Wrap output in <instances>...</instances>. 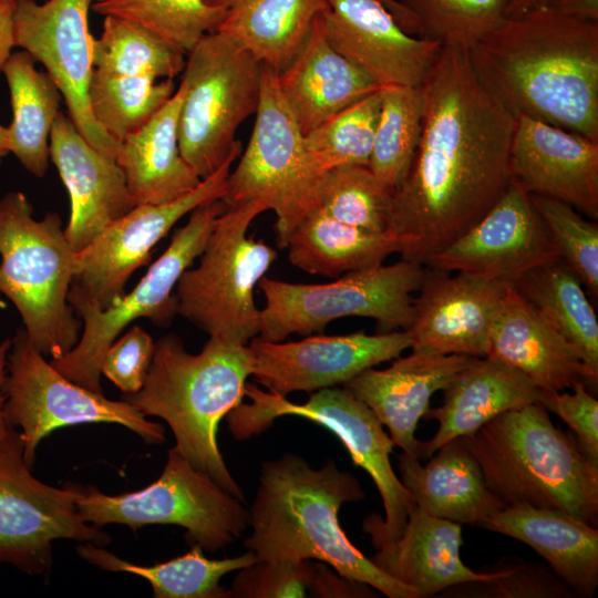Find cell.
Returning a JSON list of instances; mask_svg holds the SVG:
<instances>
[{
    "instance_id": "1",
    "label": "cell",
    "mask_w": 598,
    "mask_h": 598,
    "mask_svg": "<svg viewBox=\"0 0 598 598\" xmlns=\"http://www.w3.org/2000/svg\"><path fill=\"white\" fill-rule=\"evenodd\" d=\"M421 89L420 141L392 193L388 231L402 259L425 265L507 190L515 116L482 84L465 47L443 44Z\"/></svg>"
},
{
    "instance_id": "2",
    "label": "cell",
    "mask_w": 598,
    "mask_h": 598,
    "mask_svg": "<svg viewBox=\"0 0 598 598\" xmlns=\"http://www.w3.org/2000/svg\"><path fill=\"white\" fill-rule=\"evenodd\" d=\"M468 54L482 84L514 116L598 142V22L532 10L505 18Z\"/></svg>"
},
{
    "instance_id": "3",
    "label": "cell",
    "mask_w": 598,
    "mask_h": 598,
    "mask_svg": "<svg viewBox=\"0 0 598 598\" xmlns=\"http://www.w3.org/2000/svg\"><path fill=\"white\" fill-rule=\"evenodd\" d=\"M362 498L359 481L332 460L317 470L286 453L261 466L248 511L251 533L244 545L257 561L317 559L389 598H417L412 588L379 569L341 528V505Z\"/></svg>"
},
{
    "instance_id": "4",
    "label": "cell",
    "mask_w": 598,
    "mask_h": 598,
    "mask_svg": "<svg viewBox=\"0 0 598 598\" xmlns=\"http://www.w3.org/2000/svg\"><path fill=\"white\" fill-rule=\"evenodd\" d=\"M252 372L248 344L209 337L200 352L189 353L179 337L169 333L155 342L142 389L123 394L145 416L163 419L175 448L197 470L244 502V494L226 466L217 443L220 421L245 395Z\"/></svg>"
},
{
    "instance_id": "5",
    "label": "cell",
    "mask_w": 598,
    "mask_h": 598,
    "mask_svg": "<svg viewBox=\"0 0 598 598\" xmlns=\"http://www.w3.org/2000/svg\"><path fill=\"white\" fill-rule=\"evenodd\" d=\"M505 506L528 504L598 525V461L538 402L504 412L464 437Z\"/></svg>"
},
{
    "instance_id": "6",
    "label": "cell",
    "mask_w": 598,
    "mask_h": 598,
    "mask_svg": "<svg viewBox=\"0 0 598 598\" xmlns=\"http://www.w3.org/2000/svg\"><path fill=\"white\" fill-rule=\"evenodd\" d=\"M76 251L55 213L33 216L21 192L0 198V293L18 310L23 330L47 358L79 341L82 321L68 301Z\"/></svg>"
},
{
    "instance_id": "7",
    "label": "cell",
    "mask_w": 598,
    "mask_h": 598,
    "mask_svg": "<svg viewBox=\"0 0 598 598\" xmlns=\"http://www.w3.org/2000/svg\"><path fill=\"white\" fill-rule=\"evenodd\" d=\"M266 210L259 200L226 208L215 220L198 266L178 279L177 315L209 337L247 344L259 334L260 310L254 291L277 251L247 236V230Z\"/></svg>"
},
{
    "instance_id": "8",
    "label": "cell",
    "mask_w": 598,
    "mask_h": 598,
    "mask_svg": "<svg viewBox=\"0 0 598 598\" xmlns=\"http://www.w3.org/2000/svg\"><path fill=\"white\" fill-rule=\"evenodd\" d=\"M186 55L178 143L184 159L205 179L241 143L236 132L257 112L264 65L218 31L204 35Z\"/></svg>"
},
{
    "instance_id": "9",
    "label": "cell",
    "mask_w": 598,
    "mask_h": 598,
    "mask_svg": "<svg viewBox=\"0 0 598 598\" xmlns=\"http://www.w3.org/2000/svg\"><path fill=\"white\" fill-rule=\"evenodd\" d=\"M425 269L401 259L392 265L349 271L326 283H293L264 276L258 287L266 298L258 337L280 342L293 333L320 334L340 318L375 320L379 333L409 330L414 320V297Z\"/></svg>"
},
{
    "instance_id": "10",
    "label": "cell",
    "mask_w": 598,
    "mask_h": 598,
    "mask_svg": "<svg viewBox=\"0 0 598 598\" xmlns=\"http://www.w3.org/2000/svg\"><path fill=\"white\" fill-rule=\"evenodd\" d=\"M245 394L251 403H240L226 415L236 439L258 434L283 415L300 416L328 429L342 442L353 463L368 472L382 498L385 518L370 514L362 524L372 545L394 539L402 533L415 504L391 465L394 444L369 406L346 388L338 386L318 390L302 404L249 383Z\"/></svg>"
},
{
    "instance_id": "11",
    "label": "cell",
    "mask_w": 598,
    "mask_h": 598,
    "mask_svg": "<svg viewBox=\"0 0 598 598\" xmlns=\"http://www.w3.org/2000/svg\"><path fill=\"white\" fill-rule=\"evenodd\" d=\"M255 115L249 142L228 176L221 200L226 208L259 200L274 210L277 244L283 249L295 227L318 207V188L327 171L308 151L279 90L277 72L265 65Z\"/></svg>"
},
{
    "instance_id": "12",
    "label": "cell",
    "mask_w": 598,
    "mask_h": 598,
    "mask_svg": "<svg viewBox=\"0 0 598 598\" xmlns=\"http://www.w3.org/2000/svg\"><path fill=\"white\" fill-rule=\"evenodd\" d=\"M243 503L173 447L152 484L120 495L79 485L75 506L84 522L97 527L122 524L136 530L152 524L178 525L186 529L188 542L215 553L238 539L248 526Z\"/></svg>"
},
{
    "instance_id": "13",
    "label": "cell",
    "mask_w": 598,
    "mask_h": 598,
    "mask_svg": "<svg viewBox=\"0 0 598 598\" xmlns=\"http://www.w3.org/2000/svg\"><path fill=\"white\" fill-rule=\"evenodd\" d=\"M226 209L221 199L190 212L187 223L177 229L166 250L151 265L140 282L104 310L80 307L82 321L76 344L65 354L50 360L51 365L72 382L95 392L101 385V361L106 349L133 321L150 319L168 327L177 315L175 288L182 274L203 252L216 218Z\"/></svg>"
},
{
    "instance_id": "14",
    "label": "cell",
    "mask_w": 598,
    "mask_h": 598,
    "mask_svg": "<svg viewBox=\"0 0 598 598\" xmlns=\"http://www.w3.org/2000/svg\"><path fill=\"white\" fill-rule=\"evenodd\" d=\"M3 385L4 416L23 442L24 460L32 466L40 442L55 429L85 423L123 425L148 444L165 440L164 427L132 404L113 401L81 386L56 371L19 329L11 339Z\"/></svg>"
},
{
    "instance_id": "15",
    "label": "cell",
    "mask_w": 598,
    "mask_h": 598,
    "mask_svg": "<svg viewBox=\"0 0 598 598\" xmlns=\"http://www.w3.org/2000/svg\"><path fill=\"white\" fill-rule=\"evenodd\" d=\"M30 468L20 433L8 423L0 432V564L44 575L51 568L54 540L109 544L100 527L79 515V485H47Z\"/></svg>"
},
{
    "instance_id": "16",
    "label": "cell",
    "mask_w": 598,
    "mask_h": 598,
    "mask_svg": "<svg viewBox=\"0 0 598 598\" xmlns=\"http://www.w3.org/2000/svg\"><path fill=\"white\" fill-rule=\"evenodd\" d=\"M240 154L241 143L188 194L169 203L136 205L76 251L68 293L74 312L80 307L104 310L113 306L125 293L133 272L148 261L152 249L182 217L224 197L231 165Z\"/></svg>"
},
{
    "instance_id": "17",
    "label": "cell",
    "mask_w": 598,
    "mask_h": 598,
    "mask_svg": "<svg viewBox=\"0 0 598 598\" xmlns=\"http://www.w3.org/2000/svg\"><path fill=\"white\" fill-rule=\"evenodd\" d=\"M94 0L17 1L16 47L40 62L59 89L68 114L82 136L96 150L116 159L121 144L94 120L89 102L93 75L94 38L89 10Z\"/></svg>"
},
{
    "instance_id": "18",
    "label": "cell",
    "mask_w": 598,
    "mask_h": 598,
    "mask_svg": "<svg viewBox=\"0 0 598 598\" xmlns=\"http://www.w3.org/2000/svg\"><path fill=\"white\" fill-rule=\"evenodd\" d=\"M406 330L368 334L307 336L302 340L271 342L255 337L251 375L279 396L344 384L362 371L394 360L411 348Z\"/></svg>"
},
{
    "instance_id": "19",
    "label": "cell",
    "mask_w": 598,
    "mask_h": 598,
    "mask_svg": "<svg viewBox=\"0 0 598 598\" xmlns=\"http://www.w3.org/2000/svg\"><path fill=\"white\" fill-rule=\"evenodd\" d=\"M557 260H560L558 252L529 194L512 179L491 210L429 258L425 266L514 286L530 270Z\"/></svg>"
},
{
    "instance_id": "20",
    "label": "cell",
    "mask_w": 598,
    "mask_h": 598,
    "mask_svg": "<svg viewBox=\"0 0 598 598\" xmlns=\"http://www.w3.org/2000/svg\"><path fill=\"white\" fill-rule=\"evenodd\" d=\"M330 45L379 86H421L443 44L406 33L379 0H327Z\"/></svg>"
},
{
    "instance_id": "21",
    "label": "cell",
    "mask_w": 598,
    "mask_h": 598,
    "mask_svg": "<svg viewBox=\"0 0 598 598\" xmlns=\"http://www.w3.org/2000/svg\"><path fill=\"white\" fill-rule=\"evenodd\" d=\"M508 287L473 274L450 276L427 267L414 299V320L406 330L412 351L486 357Z\"/></svg>"
},
{
    "instance_id": "22",
    "label": "cell",
    "mask_w": 598,
    "mask_h": 598,
    "mask_svg": "<svg viewBox=\"0 0 598 598\" xmlns=\"http://www.w3.org/2000/svg\"><path fill=\"white\" fill-rule=\"evenodd\" d=\"M509 169L527 194L557 199L598 218V142L526 116H515Z\"/></svg>"
},
{
    "instance_id": "23",
    "label": "cell",
    "mask_w": 598,
    "mask_h": 598,
    "mask_svg": "<svg viewBox=\"0 0 598 598\" xmlns=\"http://www.w3.org/2000/svg\"><path fill=\"white\" fill-rule=\"evenodd\" d=\"M50 159L70 196L64 234L75 251L136 206L116 159L94 148L61 111L50 134Z\"/></svg>"
},
{
    "instance_id": "24",
    "label": "cell",
    "mask_w": 598,
    "mask_h": 598,
    "mask_svg": "<svg viewBox=\"0 0 598 598\" xmlns=\"http://www.w3.org/2000/svg\"><path fill=\"white\" fill-rule=\"evenodd\" d=\"M476 358L465 354L415 352L398 357L383 370L369 368L343 384L389 430L394 445L416 457L415 430L430 400ZM417 458V457H416Z\"/></svg>"
},
{
    "instance_id": "25",
    "label": "cell",
    "mask_w": 598,
    "mask_h": 598,
    "mask_svg": "<svg viewBox=\"0 0 598 598\" xmlns=\"http://www.w3.org/2000/svg\"><path fill=\"white\" fill-rule=\"evenodd\" d=\"M461 524L432 516L415 505L402 533L381 543L371 561L391 578L412 588L417 598L496 577L498 571L476 573L461 559Z\"/></svg>"
},
{
    "instance_id": "26",
    "label": "cell",
    "mask_w": 598,
    "mask_h": 598,
    "mask_svg": "<svg viewBox=\"0 0 598 598\" xmlns=\"http://www.w3.org/2000/svg\"><path fill=\"white\" fill-rule=\"evenodd\" d=\"M539 389L519 370L488 357L476 358L443 390V402L429 409L426 420L439 429L419 441L416 457L430 458L446 442L474 434L495 416L537 402Z\"/></svg>"
},
{
    "instance_id": "27",
    "label": "cell",
    "mask_w": 598,
    "mask_h": 598,
    "mask_svg": "<svg viewBox=\"0 0 598 598\" xmlns=\"http://www.w3.org/2000/svg\"><path fill=\"white\" fill-rule=\"evenodd\" d=\"M277 82L303 135L381 87L330 45L319 17Z\"/></svg>"
},
{
    "instance_id": "28",
    "label": "cell",
    "mask_w": 598,
    "mask_h": 598,
    "mask_svg": "<svg viewBox=\"0 0 598 598\" xmlns=\"http://www.w3.org/2000/svg\"><path fill=\"white\" fill-rule=\"evenodd\" d=\"M488 358L524 373L539 390L596 384L576 350L513 287L492 328Z\"/></svg>"
},
{
    "instance_id": "29",
    "label": "cell",
    "mask_w": 598,
    "mask_h": 598,
    "mask_svg": "<svg viewBox=\"0 0 598 598\" xmlns=\"http://www.w3.org/2000/svg\"><path fill=\"white\" fill-rule=\"evenodd\" d=\"M399 455L400 481L416 507L457 524L482 525L504 503L488 488L464 437L453 439L427 458Z\"/></svg>"
},
{
    "instance_id": "30",
    "label": "cell",
    "mask_w": 598,
    "mask_h": 598,
    "mask_svg": "<svg viewBox=\"0 0 598 598\" xmlns=\"http://www.w3.org/2000/svg\"><path fill=\"white\" fill-rule=\"evenodd\" d=\"M482 527L517 539L539 554L580 597L598 587V529L564 512L528 504L504 506Z\"/></svg>"
},
{
    "instance_id": "31",
    "label": "cell",
    "mask_w": 598,
    "mask_h": 598,
    "mask_svg": "<svg viewBox=\"0 0 598 598\" xmlns=\"http://www.w3.org/2000/svg\"><path fill=\"white\" fill-rule=\"evenodd\" d=\"M184 87L120 146L116 162L135 203L164 204L188 194L202 182L182 156L178 121Z\"/></svg>"
},
{
    "instance_id": "32",
    "label": "cell",
    "mask_w": 598,
    "mask_h": 598,
    "mask_svg": "<svg viewBox=\"0 0 598 598\" xmlns=\"http://www.w3.org/2000/svg\"><path fill=\"white\" fill-rule=\"evenodd\" d=\"M226 17L218 32L250 51L262 65L279 73L292 60L327 0H206Z\"/></svg>"
},
{
    "instance_id": "33",
    "label": "cell",
    "mask_w": 598,
    "mask_h": 598,
    "mask_svg": "<svg viewBox=\"0 0 598 598\" xmlns=\"http://www.w3.org/2000/svg\"><path fill=\"white\" fill-rule=\"evenodd\" d=\"M288 259L298 269L328 278L383 264L401 251L390 231L375 233L341 223L318 207L290 233Z\"/></svg>"
},
{
    "instance_id": "34",
    "label": "cell",
    "mask_w": 598,
    "mask_h": 598,
    "mask_svg": "<svg viewBox=\"0 0 598 598\" xmlns=\"http://www.w3.org/2000/svg\"><path fill=\"white\" fill-rule=\"evenodd\" d=\"M2 73L10 92L12 120L8 126L10 153L32 175L49 167L50 134L63 100L47 72L24 50L12 52Z\"/></svg>"
},
{
    "instance_id": "35",
    "label": "cell",
    "mask_w": 598,
    "mask_h": 598,
    "mask_svg": "<svg viewBox=\"0 0 598 598\" xmlns=\"http://www.w3.org/2000/svg\"><path fill=\"white\" fill-rule=\"evenodd\" d=\"M513 287L576 350L597 382L598 319L578 278L557 260L530 270Z\"/></svg>"
},
{
    "instance_id": "36",
    "label": "cell",
    "mask_w": 598,
    "mask_h": 598,
    "mask_svg": "<svg viewBox=\"0 0 598 598\" xmlns=\"http://www.w3.org/2000/svg\"><path fill=\"white\" fill-rule=\"evenodd\" d=\"M76 551L99 568L146 579L156 598H231L229 589L220 586V579L257 561L250 550L231 558L209 559L196 544L185 555L153 566L132 564L92 543L79 545Z\"/></svg>"
},
{
    "instance_id": "37",
    "label": "cell",
    "mask_w": 598,
    "mask_h": 598,
    "mask_svg": "<svg viewBox=\"0 0 598 598\" xmlns=\"http://www.w3.org/2000/svg\"><path fill=\"white\" fill-rule=\"evenodd\" d=\"M185 53L137 22L105 16L102 33L94 39V71L115 76L173 80L183 72Z\"/></svg>"
},
{
    "instance_id": "38",
    "label": "cell",
    "mask_w": 598,
    "mask_h": 598,
    "mask_svg": "<svg viewBox=\"0 0 598 598\" xmlns=\"http://www.w3.org/2000/svg\"><path fill=\"white\" fill-rule=\"evenodd\" d=\"M381 110L368 167L394 190L404 181L419 145L421 86H382Z\"/></svg>"
},
{
    "instance_id": "39",
    "label": "cell",
    "mask_w": 598,
    "mask_h": 598,
    "mask_svg": "<svg viewBox=\"0 0 598 598\" xmlns=\"http://www.w3.org/2000/svg\"><path fill=\"white\" fill-rule=\"evenodd\" d=\"M175 91L171 79L115 76L93 71L90 109L102 130L121 144L144 126Z\"/></svg>"
},
{
    "instance_id": "40",
    "label": "cell",
    "mask_w": 598,
    "mask_h": 598,
    "mask_svg": "<svg viewBox=\"0 0 598 598\" xmlns=\"http://www.w3.org/2000/svg\"><path fill=\"white\" fill-rule=\"evenodd\" d=\"M92 10L137 22L185 54L217 32L226 17L223 7L206 0H106L93 2Z\"/></svg>"
},
{
    "instance_id": "41",
    "label": "cell",
    "mask_w": 598,
    "mask_h": 598,
    "mask_svg": "<svg viewBox=\"0 0 598 598\" xmlns=\"http://www.w3.org/2000/svg\"><path fill=\"white\" fill-rule=\"evenodd\" d=\"M392 193L368 166L344 165L324 174L317 203L319 209L341 223L384 233L389 229Z\"/></svg>"
},
{
    "instance_id": "42",
    "label": "cell",
    "mask_w": 598,
    "mask_h": 598,
    "mask_svg": "<svg viewBox=\"0 0 598 598\" xmlns=\"http://www.w3.org/2000/svg\"><path fill=\"white\" fill-rule=\"evenodd\" d=\"M380 90L305 135L308 151L327 172L344 165L368 166L381 110Z\"/></svg>"
},
{
    "instance_id": "43",
    "label": "cell",
    "mask_w": 598,
    "mask_h": 598,
    "mask_svg": "<svg viewBox=\"0 0 598 598\" xmlns=\"http://www.w3.org/2000/svg\"><path fill=\"white\" fill-rule=\"evenodd\" d=\"M415 19L416 37L470 49L505 18L509 0H396Z\"/></svg>"
},
{
    "instance_id": "44",
    "label": "cell",
    "mask_w": 598,
    "mask_h": 598,
    "mask_svg": "<svg viewBox=\"0 0 598 598\" xmlns=\"http://www.w3.org/2000/svg\"><path fill=\"white\" fill-rule=\"evenodd\" d=\"M560 261L589 293L598 297V225L557 199L529 195Z\"/></svg>"
},
{
    "instance_id": "45",
    "label": "cell",
    "mask_w": 598,
    "mask_h": 598,
    "mask_svg": "<svg viewBox=\"0 0 598 598\" xmlns=\"http://www.w3.org/2000/svg\"><path fill=\"white\" fill-rule=\"evenodd\" d=\"M442 592L457 597L546 598L571 597L574 590L551 569L537 565H523L501 569L491 579L465 582Z\"/></svg>"
},
{
    "instance_id": "46",
    "label": "cell",
    "mask_w": 598,
    "mask_h": 598,
    "mask_svg": "<svg viewBox=\"0 0 598 598\" xmlns=\"http://www.w3.org/2000/svg\"><path fill=\"white\" fill-rule=\"evenodd\" d=\"M308 560H261L240 569L229 589L237 598L306 597L313 576Z\"/></svg>"
},
{
    "instance_id": "47",
    "label": "cell",
    "mask_w": 598,
    "mask_h": 598,
    "mask_svg": "<svg viewBox=\"0 0 598 598\" xmlns=\"http://www.w3.org/2000/svg\"><path fill=\"white\" fill-rule=\"evenodd\" d=\"M154 347L155 342L145 329L132 326L106 349L101 361V374L123 394L138 392L148 374Z\"/></svg>"
},
{
    "instance_id": "48",
    "label": "cell",
    "mask_w": 598,
    "mask_h": 598,
    "mask_svg": "<svg viewBox=\"0 0 598 598\" xmlns=\"http://www.w3.org/2000/svg\"><path fill=\"white\" fill-rule=\"evenodd\" d=\"M571 389L573 393L539 390L537 402L567 423L581 451L598 461V401L584 382Z\"/></svg>"
},
{
    "instance_id": "49",
    "label": "cell",
    "mask_w": 598,
    "mask_h": 598,
    "mask_svg": "<svg viewBox=\"0 0 598 598\" xmlns=\"http://www.w3.org/2000/svg\"><path fill=\"white\" fill-rule=\"evenodd\" d=\"M313 576L308 587L312 597H375L372 587L334 574L326 564H313Z\"/></svg>"
},
{
    "instance_id": "50",
    "label": "cell",
    "mask_w": 598,
    "mask_h": 598,
    "mask_svg": "<svg viewBox=\"0 0 598 598\" xmlns=\"http://www.w3.org/2000/svg\"><path fill=\"white\" fill-rule=\"evenodd\" d=\"M16 1L0 0V73L16 48L14 10Z\"/></svg>"
},
{
    "instance_id": "51",
    "label": "cell",
    "mask_w": 598,
    "mask_h": 598,
    "mask_svg": "<svg viewBox=\"0 0 598 598\" xmlns=\"http://www.w3.org/2000/svg\"><path fill=\"white\" fill-rule=\"evenodd\" d=\"M551 9L587 22H598V0H557Z\"/></svg>"
},
{
    "instance_id": "52",
    "label": "cell",
    "mask_w": 598,
    "mask_h": 598,
    "mask_svg": "<svg viewBox=\"0 0 598 598\" xmlns=\"http://www.w3.org/2000/svg\"><path fill=\"white\" fill-rule=\"evenodd\" d=\"M393 16L399 25L409 34L416 35V22L413 16L396 0H379Z\"/></svg>"
},
{
    "instance_id": "53",
    "label": "cell",
    "mask_w": 598,
    "mask_h": 598,
    "mask_svg": "<svg viewBox=\"0 0 598 598\" xmlns=\"http://www.w3.org/2000/svg\"><path fill=\"white\" fill-rule=\"evenodd\" d=\"M11 339L7 338L0 342V432L7 426L8 422L4 416L6 396L3 385L8 371V357L11 349Z\"/></svg>"
},
{
    "instance_id": "54",
    "label": "cell",
    "mask_w": 598,
    "mask_h": 598,
    "mask_svg": "<svg viewBox=\"0 0 598 598\" xmlns=\"http://www.w3.org/2000/svg\"><path fill=\"white\" fill-rule=\"evenodd\" d=\"M557 0H509L506 18H515L528 11L551 8Z\"/></svg>"
},
{
    "instance_id": "55",
    "label": "cell",
    "mask_w": 598,
    "mask_h": 598,
    "mask_svg": "<svg viewBox=\"0 0 598 598\" xmlns=\"http://www.w3.org/2000/svg\"><path fill=\"white\" fill-rule=\"evenodd\" d=\"M10 153V137L8 126L0 124V163Z\"/></svg>"
},
{
    "instance_id": "56",
    "label": "cell",
    "mask_w": 598,
    "mask_h": 598,
    "mask_svg": "<svg viewBox=\"0 0 598 598\" xmlns=\"http://www.w3.org/2000/svg\"><path fill=\"white\" fill-rule=\"evenodd\" d=\"M6 307V302L1 299V293H0V308H3Z\"/></svg>"
},
{
    "instance_id": "57",
    "label": "cell",
    "mask_w": 598,
    "mask_h": 598,
    "mask_svg": "<svg viewBox=\"0 0 598 598\" xmlns=\"http://www.w3.org/2000/svg\"><path fill=\"white\" fill-rule=\"evenodd\" d=\"M101 1H106V0H94V2H101Z\"/></svg>"
},
{
    "instance_id": "58",
    "label": "cell",
    "mask_w": 598,
    "mask_h": 598,
    "mask_svg": "<svg viewBox=\"0 0 598 598\" xmlns=\"http://www.w3.org/2000/svg\"><path fill=\"white\" fill-rule=\"evenodd\" d=\"M10 1H16L17 2V1H21V0H10Z\"/></svg>"
}]
</instances>
